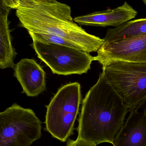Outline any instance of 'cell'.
I'll return each mask as SVG.
<instances>
[{
	"label": "cell",
	"mask_w": 146,
	"mask_h": 146,
	"mask_svg": "<svg viewBox=\"0 0 146 146\" xmlns=\"http://www.w3.org/2000/svg\"><path fill=\"white\" fill-rule=\"evenodd\" d=\"M128 111L123 100L101 73L82 100L77 139L97 145L113 144Z\"/></svg>",
	"instance_id": "1"
},
{
	"label": "cell",
	"mask_w": 146,
	"mask_h": 146,
	"mask_svg": "<svg viewBox=\"0 0 146 146\" xmlns=\"http://www.w3.org/2000/svg\"><path fill=\"white\" fill-rule=\"evenodd\" d=\"M46 9L40 3L35 7H19L15 14L20 26L27 31L61 37L89 53L97 51L104 43V38L87 33L73 20Z\"/></svg>",
	"instance_id": "2"
},
{
	"label": "cell",
	"mask_w": 146,
	"mask_h": 146,
	"mask_svg": "<svg viewBox=\"0 0 146 146\" xmlns=\"http://www.w3.org/2000/svg\"><path fill=\"white\" fill-rule=\"evenodd\" d=\"M81 100L79 82L68 83L60 88L46 106L45 130L60 141H67L74 134Z\"/></svg>",
	"instance_id": "3"
},
{
	"label": "cell",
	"mask_w": 146,
	"mask_h": 146,
	"mask_svg": "<svg viewBox=\"0 0 146 146\" xmlns=\"http://www.w3.org/2000/svg\"><path fill=\"white\" fill-rule=\"evenodd\" d=\"M103 74L129 109L146 102V63L110 61L101 64Z\"/></svg>",
	"instance_id": "4"
},
{
	"label": "cell",
	"mask_w": 146,
	"mask_h": 146,
	"mask_svg": "<svg viewBox=\"0 0 146 146\" xmlns=\"http://www.w3.org/2000/svg\"><path fill=\"white\" fill-rule=\"evenodd\" d=\"M42 129L33 110L13 104L0 113V146H30L41 139Z\"/></svg>",
	"instance_id": "5"
},
{
	"label": "cell",
	"mask_w": 146,
	"mask_h": 146,
	"mask_svg": "<svg viewBox=\"0 0 146 146\" xmlns=\"http://www.w3.org/2000/svg\"><path fill=\"white\" fill-rule=\"evenodd\" d=\"M32 40V46L37 57L50 68L53 74L81 75L90 70L94 61V57L80 49Z\"/></svg>",
	"instance_id": "6"
},
{
	"label": "cell",
	"mask_w": 146,
	"mask_h": 146,
	"mask_svg": "<svg viewBox=\"0 0 146 146\" xmlns=\"http://www.w3.org/2000/svg\"><path fill=\"white\" fill-rule=\"evenodd\" d=\"M94 61L100 64L110 61L146 63V34L118 41L105 42Z\"/></svg>",
	"instance_id": "7"
},
{
	"label": "cell",
	"mask_w": 146,
	"mask_h": 146,
	"mask_svg": "<svg viewBox=\"0 0 146 146\" xmlns=\"http://www.w3.org/2000/svg\"><path fill=\"white\" fill-rule=\"evenodd\" d=\"M141 107V106H140ZM129 109V117L116 136L114 146H146V102Z\"/></svg>",
	"instance_id": "8"
},
{
	"label": "cell",
	"mask_w": 146,
	"mask_h": 146,
	"mask_svg": "<svg viewBox=\"0 0 146 146\" xmlns=\"http://www.w3.org/2000/svg\"><path fill=\"white\" fill-rule=\"evenodd\" d=\"M14 76L28 97L39 95L46 88L45 73L33 59H23L14 67Z\"/></svg>",
	"instance_id": "9"
},
{
	"label": "cell",
	"mask_w": 146,
	"mask_h": 146,
	"mask_svg": "<svg viewBox=\"0 0 146 146\" xmlns=\"http://www.w3.org/2000/svg\"><path fill=\"white\" fill-rule=\"evenodd\" d=\"M137 14V11L125 2L116 8L77 16L74 18L73 21L81 25L116 27L135 19Z\"/></svg>",
	"instance_id": "10"
},
{
	"label": "cell",
	"mask_w": 146,
	"mask_h": 146,
	"mask_svg": "<svg viewBox=\"0 0 146 146\" xmlns=\"http://www.w3.org/2000/svg\"><path fill=\"white\" fill-rule=\"evenodd\" d=\"M10 9L0 4V68H13L14 61L17 53L13 48L11 42L10 22L8 15Z\"/></svg>",
	"instance_id": "11"
},
{
	"label": "cell",
	"mask_w": 146,
	"mask_h": 146,
	"mask_svg": "<svg viewBox=\"0 0 146 146\" xmlns=\"http://www.w3.org/2000/svg\"><path fill=\"white\" fill-rule=\"evenodd\" d=\"M146 34V18L129 21L107 31L105 42L123 40Z\"/></svg>",
	"instance_id": "12"
},
{
	"label": "cell",
	"mask_w": 146,
	"mask_h": 146,
	"mask_svg": "<svg viewBox=\"0 0 146 146\" xmlns=\"http://www.w3.org/2000/svg\"><path fill=\"white\" fill-rule=\"evenodd\" d=\"M28 32L32 39H35L40 42L46 44H54L80 49L74 43L59 36L46 33H38L32 32Z\"/></svg>",
	"instance_id": "13"
},
{
	"label": "cell",
	"mask_w": 146,
	"mask_h": 146,
	"mask_svg": "<svg viewBox=\"0 0 146 146\" xmlns=\"http://www.w3.org/2000/svg\"><path fill=\"white\" fill-rule=\"evenodd\" d=\"M66 146H97V145L77 138L75 140L69 139Z\"/></svg>",
	"instance_id": "14"
},
{
	"label": "cell",
	"mask_w": 146,
	"mask_h": 146,
	"mask_svg": "<svg viewBox=\"0 0 146 146\" xmlns=\"http://www.w3.org/2000/svg\"><path fill=\"white\" fill-rule=\"evenodd\" d=\"M1 3L7 8L17 9L20 7L18 0H1Z\"/></svg>",
	"instance_id": "15"
},
{
	"label": "cell",
	"mask_w": 146,
	"mask_h": 146,
	"mask_svg": "<svg viewBox=\"0 0 146 146\" xmlns=\"http://www.w3.org/2000/svg\"><path fill=\"white\" fill-rule=\"evenodd\" d=\"M20 7L23 8H33L37 5L39 1L36 0H18Z\"/></svg>",
	"instance_id": "16"
},
{
	"label": "cell",
	"mask_w": 146,
	"mask_h": 146,
	"mask_svg": "<svg viewBox=\"0 0 146 146\" xmlns=\"http://www.w3.org/2000/svg\"><path fill=\"white\" fill-rule=\"evenodd\" d=\"M39 2H41L48 3H55L57 2V1L56 0H36Z\"/></svg>",
	"instance_id": "17"
},
{
	"label": "cell",
	"mask_w": 146,
	"mask_h": 146,
	"mask_svg": "<svg viewBox=\"0 0 146 146\" xmlns=\"http://www.w3.org/2000/svg\"><path fill=\"white\" fill-rule=\"evenodd\" d=\"M142 1H143V3H144L146 7V0H142Z\"/></svg>",
	"instance_id": "18"
}]
</instances>
